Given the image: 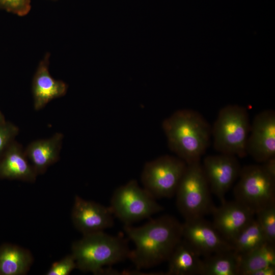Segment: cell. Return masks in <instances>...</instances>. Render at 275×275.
<instances>
[{
    "label": "cell",
    "mask_w": 275,
    "mask_h": 275,
    "mask_svg": "<svg viewBox=\"0 0 275 275\" xmlns=\"http://www.w3.org/2000/svg\"><path fill=\"white\" fill-rule=\"evenodd\" d=\"M123 228L135 245L128 259L138 270L168 261L182 238V223L169 215L151 219L139 227L124 225Z\"/></svg>",
    "instance_id": "obj_1"
},
{
    "label": "cell",
    "mask_w": 275,
    "mask_h": 275,
    "mask_svg": "<svg viewBox=\"0 0 275 275\" xmlns=\"http://www.w3.org/2000/svg\"><path fill=\"white\" fill-rule=\"evenodd\" d=\"M169 147L186 164L200 161L210 143L211 127L198 112L176 111L162 123Z\"/></svg>",
    "instance_id": "obj_2"
},
{
    "label": "cell",
    "mask_w": 275,
    "mask_h": 275,
    "mask_svg": "<svg viewBox=\"0 0 275 275\" xmlns=\"http://www.w3.org/2000/svg\"><path fill=\"white\" fill-rule=\"evenodd\" d=\"M130 251L122 237L112 236L104 231L83 235L71 246L76 269L95 274H99L105 266L128 259Z\"/></svg>",
    "instance_id": "obj_3"
},
{
    "label": "cell",
    "mask_w": 275,
    "mask_h": 275,
    "mask_svg": "<svg viewBox=\"0 0 275 275\" xmlns=\"http://www.w3.org/2000/svg\"><path fill=\"white\" fill-rule=\"evenodd\" d=\"M250 128L249 115L245 108L238 105L224 107L211 127L214 149L219 153L245 157Z\"/></svg>",
    "instance_id": "obj_4"
},
{
    "label": "cell",
    "mask_w": 275,
    "mask_h": 275,
    "mask_svg": "<svg viewBox=\"0 0 275 275\" xmlns=\"http://www.w3.org/2000/svg\"><path fill=\"white\" fill-rule=\"evenodd\" d=\"M175 195L177 208L184 219L211 213L214 205L201 161L187 164Z\"/></svg>",
    "instance_id": "obj_5"
},
{
    "label": "cell",
    "mask_w": 275,
    "mask_h": 275,
    "mask_svg": "<svg viewBox=\"0 0 275 275\" xmlns=\"http://www.w3.org/2000/svg\"><path fill=\"white\" fill-rule=\"evenodd\" d=\"M109 207L114 216L124 225H132L163 210V207L135 180L115 189Z\"/></svg>",
    "instance_id": "obj_6"
},
{
    "label": "cell",
    "mask_w": 275,
    "mask_h": 275,
    "mask_svg": "<svg viewBox=\"0 0 275 275\" xmlns=\"http://www.w3.org/2000/svg\"><path fill=\"white\" fill-rule=\"evenodd\" d=\"M233 193L235 200L255 213L262 207L275 202V177L262 164L241 167Z\"/></svg>",
    "instance_id": "obj_7"
},
{
    "label": "cell",
    "mask_w": 275,
    "mask_h": 275,
    "mask_svg": "<svg viewBox=\"0 0 275 275\" xmlns=\"http://www.w3.org/2000/svg\"><path fill=\"white\" fill-rule=\"evenodd\" d=\"M186 166L177 156L167 155L147 162L141 174L144 188L155 199L173 197Z\"/></svg>",
    "instance_id": "obj_8"
},
{
    "label": "cell",
    "mask_w": 275,
    "mask_h": 275,
    "mask_svg": "<svg viewBox=\"0 0 275 275\" xmlns=\"http://www.w3.org/2000/svg\"><path fill=\"white\" fill-rule=\"evenodd\" d=\"M201 164L211 193L224 202L226 193L240 173L241 167L237 157L223 153L208 155Z\"/></svg>",
    "instance_id": "obj_9"
},
{
    "label": "cell",
    "mask_w": 275,
    "mask_h": 275,
    "mask_svg": "<svg viewBox=\"0 0 275 275\" xmlns=\"http://www.w3.org/2000/svg\"><path fill=\"white\" fill-rule=\"evenodd\" d=\"M182 226V238L201 256L206 257L233 249L232 244L204 217L185 219Z\"/></svg>",
    "instance_id": "obj_10"
},
{
    "label": "cell",
    "mask_w": 275,
    "mask_h": 275,
    "mask_svg": "<svg viewBox=\"0 0 275 275\" xmlns=\"http://www.w3.org/2000/svg\"><path fill=\"white\" fill-rule=\"evenodd\" d=\"M246 152L247 155L260 163L275 157L274 111H263L254 118L247 141Z\"/></svg>",
    "instance_id": "obj_11"
},
{
    "label": "cell",
    "mask_w": 275,
    "mask_h": 275,
    "mask_svg": "<svg viewBox=\"0 0 275 275\" xmlns=\"http://www.w3.org/2000/svg\"><path fill=\"white\" fill-rule=\"evenodd\" d=\"M75 228L82 235L104 231L114 224V215L109 207L75 196L71 211Z\"/></svg>",
    "instance_id": "obj_12"
},
{
    "label": "cell",
    "mask_w": 275,
    "mask_h": 275,
    "mask_svg": "<svg viewBox=\"0 0 275 275\" xmlns=\"http://www.w3.org/2000/svg\"><path fill=\"white\" fill-rule=\"evenodd\" d=\"M211 213L213 226L231 243L255 215L251 209L235 200L225 201L218 207L214 206Z\"/></svg>",
    "instance_id": "obj_13"
},
{
    "label": "cell",
    "mask_w": 275,
    "mask_h": 275,
    "mask_svg": "<svg viewBox=\"0 0 275 275\" xmlns=\"http://www.w3.org/2000/svg\"><path fill=\"white\" fill-rule=\"evenodd\" d=\"M37 176L21 145L13 141L0 156V179L33 183Z\"/></svg>",
    "instance_id": "obj_14"
},
{
    "label": "cell",
    "mask_w": 275,
    "mask_h": 275,
    "mask_svg": "<svg viewBox=\"0 0 275 275\" xmlns=\"http://www.w3.org/2000/svg\"><path fill=\"white\" fill-rule=\"evenodd\" d=\"M48 57L46 55L39 64L32 82L34 106L36 110L44 107L49 101L65 95L67 85L54 79L48 71Z\"/></svg>",
    "instance_id": "obj_15"
},
{
    "label": "cell",
    "mask_w": 275,
    "mask_h": 275,
    "mask_svg": "<svg viewBox=\"0 0 275 275\" xmlns=\"http://www.w3.org/2000/svg\"><path fill=\"white\" fill-rule=\"evenodd\" d=\"M63 134L56 133L51 137L30 143L24 152L30 163L38 175L59 159Z\"/></svg>",
    "instance_id": "obj_16"
},
{
    "label": "cell",
    "mask_w": 275,
    "mask_h": 275,
    "mask_svg": "<svg viewBox=\"0 0 275 275\" xmlns=\"http://www.w3.org/2000/svg\"><path fill=\"white\" fill-rule=\"evenodd\" d=\"M201 256L182 238L168 260L166 275H202L203 260Z\"/></svg>",
    "instance_id": "obj_17"
},
{
    "label": "cell",
    "mask_w": 275,
    "mask_h": 275,
    "mask_svg": "<svg viewBox=\"0 0 275 275\" xmlns=\"http://www.w3.org/2000/svg\"><path fill=\"white\" fill-rule=\"evenodd\" d=\"M31 252L11 243L0 245V275H24L33 263Z\"/></svg>",
    "instance_id": "obj_18"
},
{
    "label": "cell",
    "mask_w": 275,
    "mask_h": 275,
    "mask_svg": "<svg viewBox=\"0 0 275 275\" xmlns=\"http://www.w3.org/2000/svg\"><path fill=\"white\" fill-rule=\"evenodd\" d=\"M239 259L233 249L205 257L202 275H239Z\"/></svg>",
    "instance_id": "obj_19"
},
{
    "label": "cell",
    "mask_w": 275,
    "mask_h": 275,
    "mask_svg": "<svg viewBox=\"0 0 275 275\" xmlns=\"http://www.w3.org/2000/svg\"><path fill=\"white\" fill-rule=\"evenodd\" d=\"M239 275L252 272L268 265H275L274 243L266 242L242 255H239Z\"/></svg>",
    "instance_id": "obj_20"
},
{
    "label": "cell",
    "mask_w": 275,
    "mask_h": 275,
    "mask_svg": "<svg viewBox=\"0 0 275 275\" xmlns=\"http://www.w3.org/2000/svg\"><path fill=\"white\" fill-rule=\"evenodd\" d=\"M268 242L256 219H252L232 242L234 251L242 255Z\"/></svg>",
    "instance_id": "obj_21"
},
{
    "label": "cell",
    "mask_w": 275,
    "mask_h": 275,
    "mask_svg": "<svg viewBox=\"0 0 275 275\" xmlns=\"http://www.w3.org/2000/svg\"><path fill=\"white\" fill-rule=\"evenodd\" d=\"M256 218L262 230L267 241L275 242V202L271 203L258 210Z\"/></svg>",
    "instance_id": "obj_22"
},
{
    "label": "cell",
    "mask_w": 275,
    "mask_h": 275,
    "mask_svg": "<svg viewBox=\"0 0 275 275\" xmlns=\"http://www.w3.org/2000/svg\"><path fill=\"white\" fill-rule=\"evenodd\" d=\"M76 269L75 259L71 254L54 262L46 272V275H68Z\"/></svg>",
    "instance_id": "obj_23"
},
{
    "label": "cell",
    "mask_w": 275,
    "mask_h": 275,
    "mask_svg": "<svg viewBox=\"0 0 275 275\" xmlns=\"http://www.w3.org/2000/svg\"><path fill=\"white\" fill-rule=\"evenodd\" d=\"M18 128L13 124L6 122L0 123V156L18 134Z\"/></svg>",
    "instance_id": "obj_24"
},
{
    "label": "cell",
    "mask_w": 275,
    "mask_h": 275,
    "mask_svg": "<svg viewBox=\"0 0 275 275\" xmlns=\"http://www.w3.org/2000/svg\"><path fill=\"white\" fill-rule=\"evenodd\" d=\"M0 7L8 12L23 16L31 10V1L0 0Z\"/></svg>",
    "instance_id": "obj_25"
},
{
    "label": "cell",
    "mask_w": 275,
    "mask_h": 275,
    "mask_svg": "<svg viewBox=\"0 0 275 275\" xmlns=\"http://www.w3.org/2000/svg\"><path fill=\"white\" fill-rule=\"evenodd\" d=\"M275 265H268L252 272L250 275H274Z\"/></svg>",
    "instance_id": "obj_26"
},
{
    "label": "cell",
    "mask_w": 275,
    "mask_h": 275,
    "mask_svg": "<svg viewBox=\"0 0 275 275\" xmlns=\"http://www.w3.org/2000/svg\"><path fill=\"white\" fill-rule=\"evenodd\" d=\"M262 165L269 174L275 177V157L267 159Z\"/></svg>",
    "instance_id": "obj_27"
},
{
    "label": "cell",
    "mask_w": 275,
    "mask_h": 275,
    "mask_svg": "<svg viewBox=\"0 0 275 275\" xmlns=\"http://www.w3.org/2000/svg\"><path fill=\"white\" fill-rule=\"evenodd\" d=\"M5 120L4 117L1 112L0 111V123L5 122Z\"/></svg>",
    "instance_id": "obj_28"
}]
</instances>
